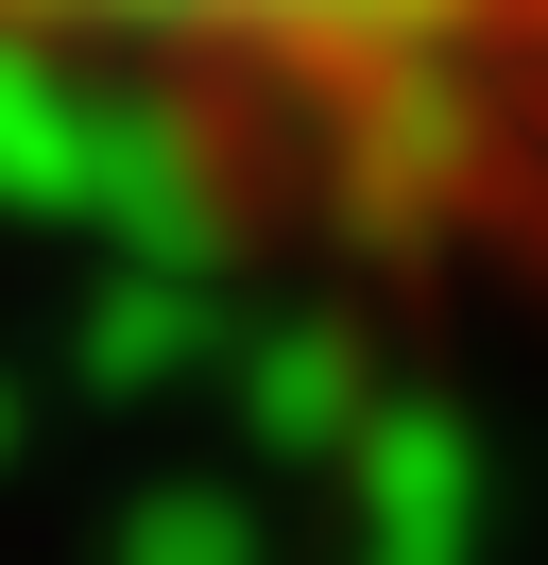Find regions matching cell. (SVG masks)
<instances>
[{"label":"cell","instance_id":"1","mask_svg":"<svg viewBox=\"0 0 548 565\" xmlns=\"http://www.w3.org/2000/svg\"><path fill=\"white\" fill-rule=\"evenodd\" d=\"M514 18L531 0H0V35L68 86H120L326 206L429 223H514Z\"/></svg>","mask_w":548,"mask_h":565},{"label":"cell","instance_id":"2","mask_svg":"<svg viewBox=\"0 0 548 565\" xmlns=\"http://www.w3.org/2000/svg\"><path fill=\"white\" fill-rule=\"evenodd\" d=\"M514 223H548V0L514 18Z\"/></svg>","mask_w":548,"mask_h":565}]
</instances>
